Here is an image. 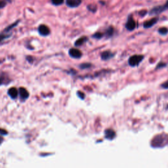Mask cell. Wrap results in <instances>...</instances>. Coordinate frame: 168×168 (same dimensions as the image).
Instances as JSON below:
<instances>
[{
  "label": "cell",
  "mask_w": 168,
  "mask_h": 168,
  "mask_svg": "<svg viewBox=\"0 0 168 168\" xmlns=\"http://www.w3.org/2000/svg\"><path fill=\"white\" fill-rule=\"evenodd\" d=\"M7 38H8V36H5L4 34H0V42H1L2 40Z\"/></svg>",
  "instance_id": "cb8c5ba5"
},
{
  "label": "cell",
  "mask_w": 168,
  "mask_h": 168,
  "mask_svg": "<svg viewBox=\"0 0 168 168\" xmlns=\"http://www.w3.org/2000/svg\"><path fill=\"white\" fill-rule=\"evenodd\" d=\"M7 135V131L0 128V135Z\"/></svg>",
  "instance_id": "7402d4cb"
},
{
  "label": "cell",
  "mask_w": 168,
  "mask_h": 168,
  "mask_svg": "<svg viewBox=\"0 0 168 168\" xmlns=\"http://www.w3.org/2000/svg\"><path fill=\"white\" fill-rule=\"evenodd\" d=\"M143 59H144V55H135L131 56L129 58L128 64L131 67L137 66Z\"/></svg>",
  "instance_id": "6da1fadb"
},
{
  "label": "cell",
  "mask_w": 168,
  "mask_h": 168,
  "mask_svg": "<svg viewBox=\"0 0 168 168\" xmlns=\"http://www.w3.org/2000/svg\"><path fill=\"white\" fill-rule=\"evenodd\" d=\"M3 141H4V138H3L1 136H0V145L1 144V143L3 142Z\"/></svg>",
  "instance_id": "4316f807"
},
{
  "label": "cell",
  "mask_w": 168,
  "mask_h": 168,
  "mask_svg": "<svg viewBox=\"0 0 168 168\" xmlns=\"http://www.w3.org/2000/svg\"><path fill=\"white\" fill-rule=\"evenodd\" d=\"M66 3L68 7L74 8L78 7L82 3V0H66Z\"/></svg>",
  "instance_id": "30bf717a"
},
{
  "label": "cell",
  "mask_w": 168,
  "mask_h": 168,
  "mask_svg": "<svg viewBox=\"0 0 168 168\" xmlns=\"http://www.w3.org/2000/svg\"><path fill=\"white\" fill-rule=\"evenodd\" d=\"M6 5V3L4 1H0V9L4 8Z\"/></svg>",
  "instance_id": "d4e9b609"
},
{
  "label": "cell",
  "mask_w": 168,
  "mask_h": 168,
  "mask_svg": "<svg viewBox=\"0 0 168 168\" xmlns=\"http://www.w3.org/2000/svg\"><path fill=\"white\" fill-rule=\"evenodd\" d=\"M18 92H19V95H20V97L21 99V100L25 101L29 97V93L28 92V91L25 88H20L19 89V91H18Z\"/></svg>",
  "instance_id": "9c48e42d"
},
{
  "label": "cell",
  "mask_w": 168,
  "mask_h": 168,
  "mask_svg": "<svg viewBox=\"0 0 168 168\" xmlns=\"http://www.w3.org/2000/svg\"><path fill=\"white\" fill-rule=\"evenodd\" d=\"M77 95H78L79 97L82 99H83L84 97H85V95H84V93L81 91H77Z\"/></svg>",
  "instance_id": "603a6c76"
},
{
  "label": "cell",
  "mask_w": 168,
  "mask_h": 168,
  "mask_svg": "<svg viewBox=\"0 0 168 168\" xmlns=\"http://www.w3.org/2000/svg\"><path fill=\"white\" fill-rule=\"evenodd\" d=\"M165 66H166V64L164 63H158V64L156 66V69H160V68H164Z\"/></svg>",
  "instance_id": "ac0fdd59"
},
{
  "label": "cell",
  "mask_w": 168,
  "mask_h": 168,
  "mask_svg": "<svg viewBox=\"0 0 168 168\" xmlns=\"http://www.w3.org/2000/svg\"><path fill=\"white\" fill-rule=\"evenodd\" d=\"M158 18L157 17L152 18L150 20L145 21V23H143V27H144L146 29L150 28L154 26L155 24L158 23Z\"/></svg>",
  "instance_id": "277c9868"
},
{
  "label": "cell",
  "mask_w": 168,
  "mask_h": 168,
  "mask_svg": "<svg viewBox=\"0 0 168 168\" xmlns=\"http://www.w3.org/2000/svg\"><path fill=\"white\" fill-rule=\"evenodd\" d=\"M161 87L165 89H168V80L161 85Z\"/></svg>",
  "instance_id": "d6986e66"
},
{
  "label": "cell",
  "mask_w": 168,
  "mask_h": 168,
  "mask_svg": "<svg viewBox=\"0 0 168 168\" xmlns=\"http://www.w3.org/2000/svg\"><path fill=\"white\" fill-rule=\"evenodd\" d=\"M104 135L105 138L108 140H113L115 137H116V132L114 131L113 129H107L104 131Z\"/></svg>",
  "instance_id": "8992f818"
},
{
  "label": "cell",
  "mask_w": 168,
  "mask_h": 168,
  "mask_svg": "<svg viewBox=\"0 0 168 168\" xmlns=\"http://www.w3.org/2000/svg\"><path fill=\"white\" fill-rule=\"evenodd\" d=\"M114 32V28L112 27V26H110L109 28H108L107 30H106L104 35H105L106 37H107V38H111V37L113 36Z\"/></svg>",
  "instance_id": "7c38bea8"
},
{
  "label": "cell",
  "mask_w": 168,
  "mask_h": 168,
  "mask_svg": "<svg viewBox=\"0 0 168 168\" xmlns=\"http://www.w3.org/2000/svg\"><path fill=\"white\" fill-rule=\"evenodd\" d=\"M114 54L110 51H105L104 52H102L101 55V59L103 61L110 60V58L114 57Z\"/></svg>",
  "instance_id": "ba28073f"
},
{
  "label": "cell",
  "mask_w": 168,
  "mask_h": 168,
  "mask_svg": "<svg viewBox=\"0 0 168 168\" xmlns=\"http://www.w3.org/2000/svg\"><path fill=\"white\" fill-rule=\"evenodd\" d=\"M139 15L141 17H145L146 15L147 14V10H142L139 12Z\"/></svg>",
  "instance_id": "ffe728a7"
},
{
  "label": "cell",
  "mask_w": 168,
  "mask_h": 168,
  "mask_svg": "<svg viewBox=\"0 0 168 168\" xmlns=\"http://www.w3.org/2000/svg\"><path fill=\"white\" fill-rule=\"evenodd\" d=\"M64 0H51L52 4L55 5H60L64 3Z\"/></svg>",
  "instance_id": "9a60e30c"
},
{
  "label": "cell",
  "mask_w": 168,
  "mask_h": 168,
  "mask_svg": "<svg viewBox=\"0 0 168 168\" xmlns=\"http://www.w3.org/2000/svg\"><path fill=\"white\" fill-rule=\"evenodd\" d=\"M90 66H91V64L87 63V64H83L82 65H81L80 68H82V69H85V68H89Z\"/></svg>",
  "instance_id": "44dd1931"
},
{
  "label": "cell",
  "mask_w": 168,
  "mask_h": 168,
  "mask_svg": "<svg viewBox=\"0 0 168 168\" xmlns=\"http://www.w3.org/2000/svg\"><path fill=\"white\" fill-rule=\"evenodd\" d=\"M93 37L96 39H101L103 37V34H102L101 32H97L93 36Z\"/></svg>",
  "instance_id": "2e32d148"
},
{
  "label": "cell",
  "mask_w": 168,
  "mask_h": 168,
  "mask_svg": "<svg viewBox=\"0 0 168 168\" xmlns=\"http://www.w3.org/2000/svg\"><path fill=\"white\" fill-rule=\"evenodd\" d=\"M126 28L127 30L129 31H133L136 28V22L133 19V17L131 15L129 16L127 18V23L126 24Z\"/></svg>",
  "instance_id": "7a4b0ae2"
},
{
  "label": "cell",
  "mask_w": 168,
  "mask_h": 168,
  "mask_svg": "<svg viewBox=\"0 0 168 168\" xmlns=\"http://www.w3.org/2000/svg\"><path fill=\"white\" fill-rule=\"evenodd\" d=\"M166 109H167V110H168V104L167 105V107H166Z\"/></svg>",
  "instance_id": "83f0119b"
},
{
  "label": "cell",
  "mask_w": 168,
  "mask_h": 168,
  "mask_svg": "<svg viewBox=\"0 0 168 168\" xmlns=\"http://www.w3.org/2000/svg\"><path fill=\"white\" fill-rule=\"evenodd\" d=\"M164 7L165 10H167L168 9V0H167L166 4H165V5H164Z\"/></svg>",
  "instance_id": "484cf974"
},
{
  "label": "cell",
  "mask_w": 168,
  "mask_h": 168,
  "mask_svg": "<svg viewBox=\"0 0 168 168\" xmlns=\"http://www.w3.org/2000/svg\"><path fill=\"white\" fill-rule=\"evenodd\" d=\"M164 5H158L156 7H154L152 8L151 10L149 12V15H158L161 14L162 12L165 11Z\"/></svg>",
  "instance_id": "3957f363"
},
{
  "label": "cell",
  "mask_w": 168,
  "mask_h": 168,
  "mask_svg": "<svg viewBox=\"0 0 168 168\" xmlns=\"http://www.w3.org/2000/svg\"><path fill=\"white\" fill-rule=\"evenodd\" d=\"M69 55L71 57L74 58H80L82 56V52L76 48L70 49L69 50Z\"/></svg>",
  "instance_id": "5b68a950"
},
{
  "label": "cell",
  "mask_w": 168,
  "mask_h": 168,
  "mask_svg": "<svg viewBox=\"0 0 168 168\" xmlns=\"http://www.w3.org/2000/svg\"><path fill=\"white\" fill-rule=\"evenodd\" d=\"M6 80H7V77H5L4 75H2L0 77V85H4V83H7V82H5Z\"/></svg>",
  "instance_id": "e0dca14e"
},
{
  "label": "cell",
  "mask_w": 168,
  "mask_h": 168,
  "mask_svg": "<svg viewBox=\"0 0 168 168\" xmlns=\"http://www.w3.org/2000/svg\"><path fill=\"white\" fill-rule=\"evenodd\" d=\"M86 41H88V38L86 37H82V38H79L77 40H76L75 42V45L76 47H79L83 45L84 43L86 42Z\"/></svg>",
  "instance_id": "4fadbf2b"
},
{
  "label": "cell",
  "mask_w": 168,
  "mask_h": 168,
  "mask_svg": "<svg viewBox=\"0 0 168 168\" xmlns=\"http://www.w3.org/2000/svg\"><path fill=\"white\" fill-rule=\"evenodd\" d=\"M38 32L40 35L43 36H47L50 33V30H49V28L46 25L42 24L38 28Z\"/></svg>",
  "instance_id": "52a82bcc"
},
{
  "label": "cell",
  "mask_w": 168,
  "mask_h": 168,
  "mask_svg": "<svg viewBox=\"0 0 168 168\" xmlns=\"http://www.w3.org/2000/svg\"><path fill=\"white\" fill-rule=\"evenodd\" d=\"M158 33H159L160 35L165 36L168 34V29L166 27H161L158 30Z\"/></svg>",
  "instance_id": "5bb4252c"
},
{
  "label": "cell",
  "mask_w": 168,
  "mask_h": 168,
  "mask_svg": "<svg viewBox=\"0 0 168 168\" xmlns=\"http://www.w3.org/2000/svg\"><path fill=\"white\" fill-rule=\"evenodd\" d=\"M8 95L11 99H15L18 97V90L15 88H11L9 89Z\"/></svg>",
  "instance_id": "8fae6325"
}]
</instances>
